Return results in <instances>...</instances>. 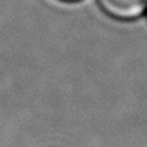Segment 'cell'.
<instances>
[{
	"instance_id": "cell-1",
	"label": "cell",
	"mask_w": 147,
	"mask_h": 147,
	"mask_svg": "<svg viewBox=\"0 0 147 147\" xmlns=\"http://www.w3.org/2000/svg\"><path fill=\"white\" fill-rule=\"evenodd\" d=\"M106 14L119 21H131L139 18L147 7V0H98Z\"/></svg>"
},
{
	"instance_id": "cell-2",
	"label": "cell",
	"mask_w": 147,
	"mask_h": 147,
	"mask_svg": "<svg viewBox=\"0 0 147 147\" xmlns=\"http://www.w3.org/2000/svg\"><path fill=\"white\" fill-rule=\"evenodd\" d=\"M63 2H79V0H63Z\"/></svg>"
}]
</instances>
